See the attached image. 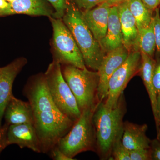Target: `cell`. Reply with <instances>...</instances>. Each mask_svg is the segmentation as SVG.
<instances>
[{
  "label": "cell",
  "mask_w": 160,
  "mask_h": 160,
  "mask_svg": "<svg viewBox=\"0 0 160 160\" xmlns=\"http://www.w3.org/2000/svg\"><path fill=\"white\" fill-rule=\"evenodd\" d=\"M32 108L42 153H48L70 130L74 122L60 111L49 92L44 73L29 79L23 90Z\"/></svg>",
  "instance_id": "1"
},
{
  "label": "cell",
  "mask_w": 160,
  "mask_h": 160,
  "mask_svg": "<svg viewBox=\"0 0 160 160\" xmlns=\"http://www.w3.org/2000/svg\"><path fill=\"white\" fill-rule=\"evenodd\" d=\"M126 112L123 93L116 106L111 109L105 106L104 101L98 104L93 113V122L96 137V150L102 159H110L114 143L122 138Z\"/></svg>",
  "instance_id": "2"
},
{
  "label": "cell",
  "mask_w": 160,
  "mask_h": 160,
  "mask_svg": "<svg viewBox=\"0 0 160 160\" xmlns=\"http://www.w3.org/2000/svg\"><path fill=\"white\" fill-rule=\"evenodd\" d=\"M69 2L62 19L74 38L82 55L86 67L98 71L106 52L86 24L82 10Z\"/></svg>",
  "instance_id": "3"
},
{
  "label": "cell",
  "mask_w": 160,
  "mask_h": 160,
  "mask_svg": "<svg viewBox=\"0 0 160 160\" xmlns=\"http://www.w3.org/2000/svg\"><path fill=\"white\" fill-rule=\"evenodd\" d=\"M62 73L75 97L81 112L86 109H95L98 104V90L99 77L98 71L61 65Z\"/></svg>",
  "instance_id": "4"
},
{
  "label": "cell",
  "mask_w": 160,
  "mask_h": 160,
  "mask_svg": "<svg viewBox=\"0 0 160 160\" xmlns=\"http://www.w3.org/2000/svg\"><path fill=\"white\" fill-rule=\"evenodd\" d=\"M95 109H86L57 146L69 157L73 158L83 152L96 151V137L93 122Z\"/></svg>",
  "instance_id": "5"
},
{
  "label": "cell",
  "mask_w": 160,
  "mask_h": 160,
  "mask_svg": "<svg viewBox=\"0 0 160 160\" xmlns=\"http://www.w3.org/2000/svg\"><path fill=\"white\" fill-rule=\"evenodd\" d=\"M53 30L52 50L53 60L61 65L86 68L82 55L74 38L62 19L49 18Z\"/></svg>",
  "instance_id": "6"
},
{
  "label": "cell",
  "mask_w": 160,
  "mask_h": 160,
  "mask_svg": "<svg viewBox=\"0 0 160 160\" xmlns=\"http://www.w3.org/2000/svg\"><path fill=\"white\" fill-rule=\"evenodd\" d=\"M52 98L58 108L75 122L81 112L70 87L63 77L61 65L53 60L44 73Z\"/></svg>",
  "instance_id": "7"
},
{
  "label": "cell",
  "mask_w": 160,
  "mask_h": 160,
  "mask_svg": "<svg viewBox=\"0 0 160 160\" xmlns=\"http://www.w3.org/2000/svg\"><path fill=\"white\" fill-rule=\"evenodd\" d=\"M141 60V52L132 50L125 62L112 75L108 84L107 96L104 101L107 108L111 109L116 106L129 81L139 72Z\"/></svg>",
  "instance_id": "8"
},
{
  "label": "cell",
  "mask_w": 160,
  "mask_h": 160,
  "mask_svg": "<svg viewBox=\"0 0 160 160\" xmlns=\"http://www.w3.org/2000/svg\"><path fill=\"white\" fill-rule=\"evenodd\" d=\"M129 53L124 46L106 53L98 71L99 77L98 90V103L106 99L110 78L125 62Z\"/></svg>",
  "instance_id": "9"
},
{
  "label": "cell",
  "mask_w": 160,
  "mask_h": 160,
  "mask_svg": "<svg viewBox=\"0 0 160 160\" xmlns=\"http://www.w3.org/2000/svg\"><path fill=\"white\" fill-rule=\"evenodd\" d=\"M27 62L26 58H19L7 66L0 67V127L6 106L13 96L12 89L14 80Z\"/></svg>",
  "instance_id": "10"
},
{
  "label": "cell",
  "mask_w": 160,
  "mask_h": 160,
  "mask_svg": "<svg viewBox=\"0 0 160 160\" xmlns=\"http://www.w3.org/2000/svg\"><path fill=\"white\" fill-rule=\"evenodd\" d=\"M18 145L21 149L27 148L40 153L41 142L33 124L29 123L9 126L7 132L6 145Z\"/></svg>",
  "instance_id": "11"
},
{
  "label": "cell",
  "mask_w": 160,
  "mask_h": 160,
  "mask_svg": "<svg viewBox=\"0 0 160 160\" xmlns=\"http://www.w3.org/2000/svg\"><path fill=\"white\" fill-rule=\"evenodd\" d=\"M54 8L47 0H15L0 9V17L15 14L53 17Z\"/></svg>",
  "instance_id": "12"
},
{
  "label": "cell",
  "mask_w": 160,
  "mask_h": 160,
  "mask_svg": "<svg viewBox=\"0 0 160 160\" xmlns=\"http://www.w3.org/2000/svg\"><path fill=\"white\" fill-rule=\"evenodd\" d=\"M110 7L102 2L88 10L82 11L85 22L100 44L107 32Z\"/></svg>",
  "instance_id": "13"
},
{
  "label": "cell",
  "mask_w": 160,
  "mask_h": 160,
  "mask_svg": "<svg viewBox=\"0 0 160 160\" xmlns=\"http://www.w3.org/2000/svg\"><path fill=\"white\" fill-rule=\"evenodd\" d=\"M128 1L117 6L122 34L123 46L130 52L132 50H138L137 42L139 32L136 20L129 10Z\"/></svg>",
  "instance_id": "14"
},
{
  "label": "cell",
  "mask_w": 160,
  "mask_h": 160,
  "mask_svg": "<svg viewBox=\"0 0 160 160\" xmlns=\"http://www.w3.org/2000/svg\"><path fill=\"white\" fill-rule=\"evenodd\" d=\"M4 117L5 123L9 126L24 123L34 124L32 108L29 101L19 99L14 95L6 106Z\"/></svg>",
  "instance_id": "15"
},
{
  "label": "cell",
  "mask_w": 160,
  "mask_h": 160,
  "mask_svg": "<svg viewBox=\"0 0 160 160\" xmlns=\"http://www.w3.org/2000/svg\"><path fill=\"white\" fill-rule=\"evenodd\" d=\"M148 126L126 122L124 123L122 141L129 150L150 148L151 140L146 135Z\"/></svg>",
  "instance_id": "16"
},
{
  "label": "cell",
  "mask_w": 160,
  "mask_h": 160,
  "mask_svg": "<svg viewBox=\"0 0 160 160\" xmlns=\"http://www.w3.org/2000/svg\"><path fill=\"white\" fill-rule=\"evenodd\" d=\"M141 57L142 60L139 73L149 94L158 131L159 121L157 95L152 81L153 71L156 61L154 58L142 52H141Z\"/></svg>",
  "instance_id": "17"
},
{
  "label": "cell",
  "mask_w": 160,
  "mask_h": 160,
  "mask_svg": "<svg viewBox=\"0 0 160 160\" xmlns=\"http://www.w3.org/2000/svg\"><path fill=\"white\" fill-rule=\"evenodd\" d=\"M100 45L106 53L123 46L122 34L117 6L110 8L107 32Z\"/></svg>",
  "instance_id": "18"
},
{
  "label": "cell",
  "mask_w": 160,
  "mask_h": 160,
  "mask_svg": "<svg viewBox=\"0 0 160 160\" xmlns=\"http://www.w3.org/2000/svg\"><path fill=\"white\" fill-rule=\"evenodd\" d=\"M128 6L136 22L138 30L148 27L153 19L154 12L148 9L142 0H129Z\"/></svg>",
  "instance_id": "19"
},
{
  "label": "cell",
  "mask_w": 160,
  "mask_h": 160,
  "mask_svg": "<svg viewBox=\"0 0 160 160\" xmlns=\"http://www.w3.org/2000/svg\"><path fill=\"white\" fill-rule=\"evenodd\" d=\"M138 32L137 42L138 50L141 52L154 58L156 45L153 19L148 27L139 30Z\"/></svg>",
  "instance_id": "20"
},
{
  "label": "cell",
  "mask_w": 160,
  "mask_h": 160,
  "mask_svg": "<svg viewBox=\"0 0 160 160\" xmlns=\"http://www.w3.org/2000/svg\"><path fill=\"white\" fill-rule=\"evenodd\" d=\"M109 160H131L129 150L123 145L122 139L118 140L114 143L112 149L111 157Z\"/></svg>",
  "instance_id": "21"
},
{
  "label": "cell",
  "mask_w": 160,
  "mask_h": 160,
  "mask_svg": "<svg viewBox=\"0 0 160 160\" xmlns=\"http://www.w3.org/2000/svg\"><path fill=\"white\" fill-rule=\"evenodd\" d=\"M153 21L156 45L155 55L156 57V61H157V60L160 58V13L159 7H158L154 10Z\"/></svg>",
  "instance_id": "22"
},
{
  "label": "cell",
  "mask_w": 160,
  "mask_h": 160,
  "mask_svg": "<svg viewBox=\"0 0 160 160\" xmlns=\"http://www.w3.org/2000/svg\"><path fill=\"white\" fill-rule=\"evenodd\" d=\"M54 8L53 18L62 19L65 14L68 5L69 0H47Z\"/></svg>",
  "instance_id": "23"
},
{
  "label": "cell",
  "mask_w": 160,
  "mask_h": 160,
  "mask_svg": "<svg viewBox=\"0 0 160 160\" xmlns=\"http://www.w3.org/2000/svg\"><path fill=\"white\" fill-rule=\"evenodd\" d=\"M129 155L131 160H151L150 148L129 150Z\"/></svg>",
  "instance_id": "24"
},
{
  "label": "cell",
  "mask_w": 160,
  "mask_h": 160,
  "mask_svg": "<svg viewBox=\"0 0 160 160\" xmlns=\"http://www.w3.org/2000/svg\"><path fill=\"white\" fill-rule=\"evenodd\" d=\"M69 1L74 4L82 11H85V10L91 9L104 2V0H69Z\"/></svg>",
  "instance_id": "25"
},
{
  "label": "cell",
  "mask_w": 160,
  "mask_h": 160,
  "mask_svg": "<svg viewBox=\"0 0 160 160\" xmlns=\"http://www.w3.org/2000/svg\"><path fill=\"white\" fill-rule=\"evenodd\" d=\"M152 81L157 95L158 103L160 101V58L156 61Z\"/></svg>",
  "instance_id": "26"
},
{
  "label": "cell",
  "mask_w": 160,
  "mask_h": 160,
  "mask_svg": "<svg viewBox=\"0 0 160 160\" xmlns=\"http://www.w3.org/2000/svg\"><path fill=\"white\" fill-rule=\"evenodd\" d=\"M151 160H160V141L157 138L151 141Z\"/></svg>",
  "instance_id": "27"
},
{
  "label": "cell",
  "mask_w": 160,
  "mask_h": 160,
  "mask_svg": "<svg viewBox=\"0 0 160 160\" xmlns=\"http://www.w3.org/2000/svg\"><path fill=\"white\" fill-rule=\"evenodd\" d=\"M50 157L52 159L54 160H74V158H71L66 155L62 152L57 146H56L52 149L49 152Z\"/></svg>",
  "instance_id": "28"
},
{
  "label": "cell",
  "mask_w": 160,
  "mask_h": 160,
  "mask_svg": "<svg viewBox=\"0 0 160 160\" xmlns=\"http://www.w3.org/2000/svg\"><path fill=\"white\" fill-rule=\"evenodd\" d=\"M9 125L5 124L0 127V154L6 147V138H7V132Z\"/></svg>",
  "instance_id": "29"
},
{
  "label": "cell",
  "mask_w": 160,
  "mask_h": 160,
  "mask_svg": "<svg viewBox=\"0 0 160 160\" xmlns=\"http://www.w3.org/2000/svg\"><path fill=\"white\" fill-rule=\"evenodd\" d=\"M142 1L148 9L153 12L160 6V0H142Z\"/></svg>",
  "instance_id": "30"
},
{
  "label": "cell",
  "mask_w": 160,
  "mask_h": 160,
  "mask_svg": "<svg viewBox=\"0 0 160 160\" xmlns=\"http://www.w3.org/2000/svg\"><path fill=\"white\" fill-rule=\"evenodd\" d=\"M129 0H104L103 2H106L110 7L118 6L120 4L126 2Z\"/></svg>",
  "instance_id": "31"
},
{
  "label": "cell",
  "mask_w": 160,
  "mask_h": 160,
  "mask_svg": "<svg viewBox=\"0 0 160 160\" xmlns=\"http://www.w3.org/2000/svg\"><path fill=\"white\" fill-rule=\"evenodd\" d=\"M158 116L159 126L157 131V139L160 141V101L158 103Z\"/></svg>",
  "instance_id": "32"
},
{
  "label": "cell",
  "mask_w": 160,
  "mask_h": 160,
  "mask_svg": "<svg viewBox=\"0 0 160 160\" xmlns=\"http://www.w3.org/2000/svg\"><path fill=\"white\" fill-rule=\"evenodd\" d=\"M9 4L6 0H0V9H5L8 7Z\"/></svg>",
  "instance_id": "33"
},
{
  "label": "cell",
  "mask_w": 160,
  "mask_h": 160,
  "mask_svg": "<svg viewBox=\"0 0 160 160\" xmlns=\"http://www.w3.org/2000/svg\"><path fill=\"white\" fill-rule=\"evenodd\" d=\"M6 1H7V2H8L9 3H11L13 1H14L15 0H6Z\"/></svg>",
  "instance_id": "34"
}]
</instances>
